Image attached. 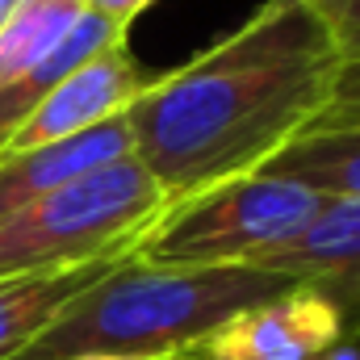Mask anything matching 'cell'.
I'll list each match as a JSON object with an SVG mask.
<instances>
[{"mask_svg":"<svg viewBox=\"0 0 360 360\" xmlns=\"http://www.w3.org/2000/svg\"><path fill=\"white\" fill-rule=\"evenodd\" d=\"M340 59L310 0H264L235 34L155 76L126 109L134 160L168 201L260 172L314 126Z\"/></svg>","mask_w":360,"mask_h":360,"instance_id":"1","label":"cell"},{"mask_svg":"<svg viewBox=\"0 0 360 360\" xmlns=\"http://www.w3.org/2000/svg\"><path fill=\"white\" fill-rule=\"evenodd\" d=\"M297 285L269 269L147 264L139 256L84 289L17 360H72L84 352H164L197 340L226 314Z\"/></svg>","mask_w":360,"mask_h":360,"instance_id":"2","label":"cell"},{"mask_svg":"<svg viewBox=\"0 0 360 360\" xmlns=\"http://www.w3.org/2000/svg\"><path fill=\"white\" fill-rule=\"evenodd\" d=\"M168 193L134 155L72 180L0 222V276L134 256Z\"/></svg>","mask_w":360,"mask_h":360,"instance_id":"3","label":"cell"},{"mask_svg":"<svg viewBox=\"0 0 360 360\" xmlns=\"http://www.w3.org/2000/svg\"><path fill=\"white\" fill-rule=\"evenodd\" d=\"M327 197L302 180L248 172L218 180L172 201L139 243L147 264H201V269H256L310 226Z\"/></svg>","mask_w":360,"mask_h":360,"instance_id":"4","label":"cell"},{"mask_svg":"<svg viewBox=\"0 0 360 360\" xmlns=\"http://www.w3.org/2000/svg\"><path fill=\"white\" fill-rule=\"evenodd\" d=\"M344 335V306L319 285L297 281L285 293L252 302L197 340L184 344L188 360H314Z\"/></svg>","mask_w":360,"mask_h":360,"instance_id":"5","label":"cell"},{"mask_svg":"<svg viewBox=\"0 0 360 360\" xmlns=\"http://www.w3.org/2000/svg\"><path fill=\"white\" fill-rule=\"evenodd\" d=\"M155 76H147L126 42L105 46L101 55H92L84 68H76L59 89L51 92L17 130L0 151H25V147H42L55 139H72L80 130H92L117 113H126Z\"/></svg>","mask_w":360,"mask_h":360,"instance_id":"6","label":"cell"},{"mask_svg":"<svg viewBox=\"0 0 360 360\" xmlns=\"http://www.w3.org/2000/svg\"><path fill=\"white\" fill-rule=\"evenodd\" d=\"M126 155H134L126 113L92 130H80L72 139H55L42 147H25V151H0V222L25 210L30 201L89 176L113 160H126Z\"/></svg>","mask_w":360,"mask_h":360,"instance_id":"7","label":"cell"},{"mask_svg":"<svg viewBox=\"0 0 360 360\" xmlns=\"http://www.w3.org/2000/svg\"><path fill=\"white\" fill-rule=\"evenodd\" d=\"M130 256H105L72 269H34L0 276V360H17L84 289Z\"/></svg>","mask_w":360,"mask_h":360,"instance_id":"8","label":"cell"},{"mask_svg":"<svg viewBox=\"0 0 360 360\" xmlns=\"http://www.w3.org/2000/svg\"><path fill=\"white\" fill-rule=\"evenodd\" d=\"M113 42H126V30L84 8V13L72 21V30H68L34 68H25V72L13 76L8 84H0V147L13 139V130H17L51 92L59 89L76 68H84L92 55H101V51L113 46Z\"/></svg>","mask_w":360,"mask_h":360,"instance_id":"9","label":"cell"},{"mask_svg":"<svg viewBox=\"0 0 360 360\" xmlns=\"http://www.w3.org/2000/svg\"><path fill=\"white\" fill-rule=\"evenodd\" d=\"M256 269L285 272L293 281H340L360 272V197H327L302 235L269 252Z\"/></svg>","mask_w":360,"mask_h":360,"instance_id":"10","label":"cell"},{"mask_svg":"<svg viewBox=\"0 0 360 360\" xmlns=\"http://www.w3.org/2000/svg\"><path fill=\"white\" fill-rule=\"evenodd\" d=\"M260 172L302 180L323 197H360V130H310Z\"/></svg>","mask_w":360,"mask_h":360,"instance_id":"11","label":"cell"},{"mask_svg":"<svg viewBox=\"0 0 360 360\" xmlns=\"http://www.w3.org/2000/svg\"><path fill=\"white\" fill-rule=\"evenodd\" d=\"M84 13V0H25L0 25V84L34 68Z\"/></svg>","mask_w":360,"mask_h":360,"instance_id":"12","label":"cell"},{"mask_svg":"<svg viewBox=\"0 0 360 360\" xmlns=\"http://www.w3.org/2000/svg\"><path fill=\"white\" fill-rule=\"evenodd\" d=\"M310 130H360V55L340 59L331 96H327V105H323V113L314 117Z\"/></svg>","mask_w":360,"mask_h":360,"instance_id":"13","label":"cell"},{"mask_svg":"<svg viewBox=\"0 0 360 360\" xmlns=\"http://www.w3.org/2000/svg\"><path fill=\"white\" fill-rule=\"evenodd\" d=\"M344 59L360 55V0H310Z\"/></svg>","mask_w":360,"mask_h":360,"instance_id":"14","label":"cell"},{"mask_svg":"<svg viewBox=\"0 0 360 360\" xmlns=\"http://www.w3.org/2000/svg\"><path fill=\"white\" fill-rule=\"evenodd\" d=\"M147 4H155V0H84L89 13L105 17V21H113V25H122V30H130V21H134Z\"/></svg>","mask_w":360,"mask_h":360,"instance_id":"15","label":"cell"},{"mask_svg":"<svg viewBox=\"0 0 360 360\" xmlns=\"http://www.w3.org/2000/svg\"><path fill=\"white\" fill-rule=\"evenodd\" d=\"M72 360H188V352L180 344V348H164V352H84Z\"/></svg>","mask_w":360,"mask_h":360,"instance_id":"16","label":"cell"},{"mask_svg":"<svg viewBox=\"0 0 360 360\" xmlns=\"http://www.w3.org/2000/svg\"><path fill=\"white\" fill-rule=\"evenodd\" d=\"M21 4H25V0H0V25H4V21H8V17L21 8Z\"/></svg>","mask_w":360,"mask_h":360,"instance_id":"17","label":"cell"}]
</instances>
